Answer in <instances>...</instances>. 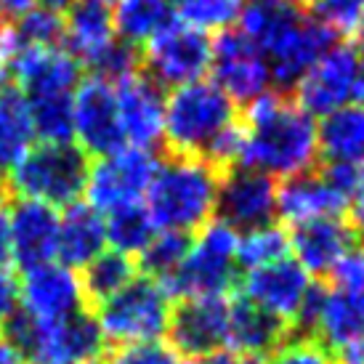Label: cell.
<instances>
[{"mask_svg":"<svg viewBox=\"0 0 364 364\" xmlns=\"http://www.w3.org/2000/svg\"><path fill=\"white\" fill-rule=\"evenodd\" d=\"M242 154L237 168H250L269 178H293L319 162L316 117L295 99L269 91L245 104Z\"/></svg>","mask_w":364,"mask_h":364,"instance_id":"cell-1","label":"cell"},{"mask_svg":"<svg viewBox=\"0 0 364 364\" xmlns=\"http://www.w3.org/2000/svg\"><path fill=\"white\" fill-rule=\"evenodd\" d=\"M237 30L263 51L272 80L279 88H295L330 46L333 32L301 11L293 0H247Z\"/></svg>","mask_w":364,"mask_h":364,"instance_id":"cell-2","label":"cell"},{"mask_svg":"<svg viewBox=\"0 0 364 364\" xmlns=\"http://www.w3.org/2000/svg\"><path fill=\"white\" fill-rule=\"evenodd\" d=\"M221 173L203 157L173 154L157 162V171L144 197L157 232H176L192 237L215 218Z\"/></svg>","mask_w":364,"mask_h":364,"instance_id":"cell-3","label":"cell"},{"mask_svg":"<svg viewBox=\"0 0 364 364\" xmlns=\"http://www.w3.org/2000/svg\"><path fill=\"white\" fill-rule=\"evenodd\" d=\"M237 122V104L210 77H203L165 93L162 144L173 154L205 160L218 136Z\"/></svg>","mask_w":364,"mask_h":364,"instance_id":"cell-4","label":"cell"},{"mask_svg":"<svg viewBox=\"0 0 364 364\" xmlns=\"http://www.w3.org/2000/svg\"><path fill=\"white\" fill-rule=\"evenodd\" d=\"M0 333L27 362L35 364H99L107 354L96 316L88 311L61 322H38L16 309L3 322Z\"/></svg>","mask_w":364,"mask_h":364,"instance_id":"cell-5","label":"cell"},{"mask_svg":"<svg viewBox=\"0 0 364 364\" xmlns=\"http://www.w3.org/2000/svg\"><path fill=\"white\" fill-rule=\"evenodd\" d=\"M237 245L240 232L221 218H213L189 237V247L178 272L165 282L178 301L186 298H226L237 282Z\"/></svg>","mask_w":364,"mask_h":364,"instance_id":"cell-6","label":"cell"},{"mask_svg":"<svg viewBox=\"0 0 364 364\" xmlns=\"http://www.w3.org/2000/svg\"><path fill=\"white\" fill-rule=\"evenodd\" d=\"M173 316V295L152 277H136L120 293L99 304L96 324L107 346L154 343L168 338Z\"/></svg>","mask_w":364,"mask_h":364,"instance_id":"cell-7","label":"cell"},{"mask_svg":"<svg viewBox=\"0 0 364 364\" xmlns=\"http://www.w3.org/2000/svg\"><path fill=\"white\" fill-rule=\"evenodd\" d=\"M88 157L75 144H35L9 171V189L19 200L51 205L64 210L80 203L88 176Z\"/></svg>","mask_w":364,"mask_h":364,"instance_id":"cell-8","label":"cell"},{"mask_svg":"<svg viewBox=\"0 0 364 364\" xmlns=\"http://www.w3.org/2000/svg\"><path fill=\"white\" fill-rule=\"evenodd\" d=\"M295 102L311 117H322L346 104L364 102V61L354 43L335 41L295 82Z\"/></svg>","mask_w":364,"mask_h":364,"instance_id":"cell-9","label":"cell"},{"mask_svg":"<svg viewBox=\"0 0 364 364\" xmlns=\"http://www.w3.org/2000/svg\"><path fill=\"white\" fill-rule=\"evenodd\" d=\"M157 162L160 160L154 157V152L133 146H122L117 152L96 157L88 165L82 203L91 205L102 215H109L120 208L141 205L157 171Z\"/></svg>","mask_w":364,"mask_h":364,"instance_id":"cell-10","label":"cell"},{"mask_svg":"<svg viewBox=\"0 0 364 364\" xmlns=\"http://www.w3.org/2000/svg\"><path fill=\"white\" fill-rule=\"evenodd\" d=\"M210 35L194 30L176 16L165 30L141 46L144 75L157 82L162 91L203 80L210 70Z\"/></svg>","mask_w":364,"mask_h":364,"instance_id":"cell-11","label":"cell"},{"mask_svg":"<svg viewBox=\"0 0 364 364\" xmlns=\"http://www.w3.org/2000/svg\"><path fill=\"white\" fill-rule=\"evenodd\" d=\"M210 80L234 104H250L272 91V67L263 51L242 32L232 27L213 38L210 46Z\"/></svg>","mask_w":364,"mask_h":364,"instance_id":"cell-12","label":"cell"},{"mask_svg":"<svg viewBox=\"0 0 364 364\" xmlns=\"http://www.w3.org/2000/svg\"><path fill=\"white\" fill-rule=\"evenodd\" d=\"M314 290H316V284H314L311 274L287 255L282 261L269 263L263 269L245 272L240 298H245L247 304L258 306L261 311L272 314L290 327V324L304 322Z\"/></svg>","mask_w":364,"mask_h":364,"instance_id":"cell-13","label":"cell"},{"mask_svg":"<svg viewBox=\"0 0 364 364\" xmlns=\"http://www.w3.org/2000/svg\"><path fill=\"white\" fill-rule=\"evenodd\" d=\"M72 144L85 157H104L122 149L114 82L88 75L72 93Z\"/></svg>","mask_w":364,"mask_h":364,"instance_id":"cell-14","label":"cell"},{"mask_svg":"<svg viewBox=\"0 0 364 364\" xmlns=\"http://www.w3.org/2000/svg\"><path fill=\"white\" fill-rule=\"evenodd\" d=\"M80 274L59 261L27 269L19 279V311L38 322H61L85 311Z\"/></svg>","mask_w":364,"mask_h":364,"instance_id":"cell-15","label":"cell"},{"mask_svg":"<svg viewBox=\"0 0 364 364\" xmlns=\"http://www.w3.org/2000/svg\"><path fill=\"white\" fill-rule=\"evenodd\" d=\"M117 117L125 146L154 152L162 144L165 122V91L141 72L114 82Z\"/></svg>","mask_w":364,"mask_h":364,"instance_id":"cell-16","label":"cell"},{"mask_svg":"<svg viewBox=\"0 0 364 364\" xmlns=\"http://www.w3.org/2000/svg\"><path fill=\"white\" fill-rule=\"evenodd\" d=\"M215 218L237 232H247L277 218V181L250 168H232L221 176Z\"/></svg>","mask_w":364,"mask_h":364,"instance_id":"cell-17","label":"cell"},{"mask_svg":"<svg viewBox=\"0 0 364 364\" xmlns=\"http://www.w3.org/2000/svg\"><path fill=\"white\" fill-rule=\"evenodd\" d=\"M348 210V189L327 171H309L277 183V215L290 226Z\"/></svg>","mask_w":364,"mask_h":364,"instance_id":"cell-18","label":"cell"},{"mask_svg":"<svg viewBox=\"0 0 364 364\" xmlns=\"http://www.w3.org/2000/svg\"><path fill=\"white\" fill-rule=\"evenodd\" d=\"M226 298H186L173 306L168 338L171 346L186 359L226 348Z\"/></svg>","mask_w":364,"mask_h":364,"instance_id":"cell-19","label":"cell"},{"mask_svg":"<svg viewBox=\"0 0 364 364\" xmlns=\"http://www.w3.org/2000/svg\"><path fill=\"white\" fill-rule=\"evenodd\" d=\"M11 80L27 99L75 93L80 85V64L61 46H16L11 61Z\"/></svg>","mask_w":364,"mask_h":364,"instance_id":"cell-20","label":"cell"},{"mask_svg":"<svg viewBox=\"0 0 364 364\" xmlns=\"http://www.w3.org/2000/svg\"><path fill=\"white\" fill-rule=\"evenodd\" d=\"M11 261L21 272L56 261L59 245V210L51 205L19 200L9 210Z\"/></svg>","mask_w":364,"mask_h":364,"instance_id":"cell-21","label":"cell"},{"mask_svg":"<svg viewBox=\"0 0 364 364\" xmlns=\"http://www.w3.org/2000/svg\"><path fill=\"white\" fill-rule=\"evenodd\" d=\"M287 240L295 263H301L311 277H330L338 261L356 245V232L354 223H348L343 215H327L293 226Z\"/></svg>","mask_w":364,"mask_h":364,"instance_id":"cell-22","label":"cell"},{"mask_svg":"<svg viewBox=\"0 0 364 364\" xmlns=\"http://www.w3.org/2000/svg\"><path fill=\"white\" fill-rule=\"evenodd\" d=\"M301 324L316 335L314 341H319L324 348L338 351L341 346L364 335V295L338 287H316Z\"/></svg>","mask_w":364,"mask_h":364,"instance_id":"cell-23","label":"cell"},{"mask_svg":"<svg viewBox=\"0 0 364 364\" xmlns=\"http://www.w3.org/2000/svg\"><path fill=\"white\" fill-rule=\"evenodd\" d=\"M120 43L112 21V11L96 9L88 3H72L61 14V48L80 67L96 70L99 61Z\"/></svg>","mask_w":364,"mask_h":364,"instance_id":"cell-24","label":"cell"},{"mask_svg":"<svg viewBox=\"0 0 364 364\" xmlns=\"http://www.w3.org/2000/svg\"><path fill=\"white\" fill-rule=\"evenodd\" d=\"M287 341V324L277 316L261 311L258 306L247 304L245 298L229 301L226 319V348L240 356L266 359Z\"/></svg>","mask_w":364,"mask_h":364,"instance_id":"cell-25","label":"cell"},{"mask_svg":"<svg viewBox=\"0 0 364 364\" xmlns=\"http://www.w3.org/2000/svg\"><path fill=\"white\" fill-rule=\"evenodd\" d=\"M104 250H107V226H104L102 213H96L85 203H75L59 210L56 261L77 272V269H85Z\"/></svg>","mask_w":364,"mask_h":364,"instance_id":"cell-26","label":"cell"},{"mask_svg":"<svg viewBox=\"0 0 364 364\" xmlns=\"http://www.w3.org/2000/svg\"><path fill=\"white\" fill-rule=\"evenodd\" d=\"M319 160L327 165H364V102L346 104L316 120Z\"/></svg>","mask_w":364,"mask_h":364,"instance_id":"cell-27","label":"cell"},{"mask_svg":"<svg viewBox=\"0 0 364 364\" xmlns=\"http://www.w3.org/2000/svg\"><path fill=\"white\" fill-rule=\"evenodd\" d=\"M27 96L16 85L0 91V173H9L35 146Z\"/></svg>","mask_w":364,"mask_h":364,"instance_id":"cell-28","label":"cell"},{"mask_svg":"<svg viewBox=\"0 0 364 364\" xmlns=\"http://www.w3.org/2000/svg\"><path fill=\"white\" fill-rule=\"evenodd\" d=\"M176 19L173 0H117L112 9L114 32L122 43L139 48Z\"/></svg>","mask_w":364,"mask_h":364,"instance_id":"cell-29","label":"cell"},{"mask_svg":"<svg viewBox=\"0 0 364 364\" xmlns=\"http://www.w3.org/2000/svg\"><path fill=\"white\" fill-rule=\"evenodd\" d=\"M104 226H107V247L120 255H128L133 261L144 253V247L157 234V226L152 223L144 203L104 215Z\"/></svg>","mask_w":364,"mask_h":364,"instance_id":"cell-30","label":"cell"},{"mask_svg":"<svg viewBox=\"0 0 364 364\" xmlns=\"http://www.w3.org/2000/svg\"><path fill=\"white\" fill-rule=\"evenodd\" d=\"M139 277L136 272V261L128 255H120L114 250H104L102 255H96L85 269H82V290L88 301L102 304L107 298H112L114 293H120L125 284H131Z\"/></svg>","mask_w":364,"mask_h":364,"instance_id":"cell-31","label":"cell"},{"mask_svg":"<svg viewBox=\"0 0 364 364\" xmlns=\"http://www.w3.org/2000/svg\"><path fill=\"white\" fill-rule=\"evenodd\" d=\"M290 255V240L287 232L277 223H263L247 232H240V245H237V263L245 272L263 269L269 263H277Z\"/></svg>","mask_w":364,"mask_h":364,"instance_id":"cell-32","label":"cell"},{"mask_svg":"<svg viewBox=\"0 0 364 364\" xmlns=\"http://www.w3.org/2000/svg\"><path fill=\"white\" fill-rule=\"evenodd\" d=\"M27 104H30L35 141L72 144V93L32 96Z\"/></svg>","mask_w":364,"mask_h":364,"instance_id":"cell-33","label":"cell"},{"mask_svg":"<svg viewBox=\"0 0 364 364\" xmlns=\"http://www.w3.org/2000/svg\"><path fill=\"white\" fill-rule=\"evenodd\" d=\"M245 3L247 0H176V16L205 35H218L237 27Z\"/></svg>","mask_w":364,"mask_h":364,"instance_id":"cell-34","label":"cell"},{"mask_svg":"<svg viewBox=\"0 0 364 364\" xmlns=\"http://www.w3.org/2000/svg\"><path fill=\"white\" fill-rule=\"evenodd\" d=\"M189 247V237L176 232H157L152 237V242L144 247V253L139 255V263L146 277H152L157 282H168L173 274L178 272L183 255Z\"/></svg>","mask_w":364,"mask_h":364,"instance_id":"cell-35","label":"cell"},{"mask_svg":"<svg viewBox=\"0 0 364 364\" xmlns=\"http://www.w3.org/2000/svg\"><path fill=\"white\" fill-rule=\"evenodd\" d=\"M314 19L322 21L335 41L359 38L364 32V0H316Z\"/></svg>","mask_w":364,"mask_h":364,"instance_id":"cell-36","label":"cell"},{"mask_svg":"<svg viewBox=\"0 0 364 364\" xmlns=\"http://www.w3.org/2000/svg\"><path fill=\"white\" fill-rule=\"evenodd\" d=\"M16 46H61V14L46 6L32 9L11 24Z\"/></svg>","mask_w":364,"mask_h":364,"instance_id":"cell-37","label":"cell"},{"mask_svg":"<svg viewBox=\"0 0 364 364\" xmlns=\"http://www.w3.org/2000/svg\"><path fill=\"white\" fill-rule=\"evenodd\" d=\"M104 364H183V356L165 341L154 343L120 346L112 354H104Z\"/></svg>","mask_w":364,"mask_h":364,"instance_id":"cell-38","label":"cell"},{"mask_svg":"<svg viewBox=\"0 0 364 364\" xmlns=\"http://www.w3.org/2000/svg\"><path fill=\"white\" fill-rule=\"evenodd\" d=\"M263 364H335V356L314 338H287Z\"/></svg>","mask_w":364,"mask_h":364,"instance_id":"cell-39","label":"cell"},{"mask_svg":"<svg viewBox=\"0 0 364 364\" xmlns=\"http://www.w3.org/2000/svg\"><path fill=\"white\" fill-rule=\"evenodd\" d=\"M330 277H333V287H338V290L364 295V242H356L338 261V266L330 272Z\"/></svg>","mask_w":364,"mask_h":364,"instance_id":"cell-40","label":"cell"},{"mask_svg":"<svg viewBox=\"0 0 364 364\" xmlns=\"http://www.w3.org/2000/svg\"><path fill=\"white\" fill-rule=\"evenodd\" d=\"M19 309V279L9 266H0V322Z\"/></svg>","mask_w":364,"mask_h":364,"instance_id":"cell-41","label":"cell"},{"mask_svg":"<svg viewBox=\"0 0 364 364\" xmlns=\"http://www.w3.org/2000/svg\"><path fill=\"white\" fill-rule=\"evenodd\" d=\"M14 51H16L14 32H11V27L0 24V91H3L11 80V61H14Z\"/></svg>","mask_w":364,"mask_h":364,"instance_id":"cell-42","label":"cell"},{"mask_svg":"<svg viewBox=\"0 0 364 364\" xmlns=\"http://www.w3.org/2000/svg\"><path fill=\"white\" fill-rule=\"evenodd\" d=\"M183 364H263V359H250V356H240L229 351V348H221V351H210V354L194 356Z\"/></svg>","mask_w":364,"mask_h":364,"instance_id":"cell-43","label":"cell"},{"mask_svg":"<svg viewBox=\"0 0 364 364\" xmlns=\"http://www.w3.org/2000/svg\"><path fill=\"white\" fill-rule=\"evenodd\" d=\"M41 0H0V21H19L21 16H27L32 9H38Z\"/></svg>","mask_w":364,"mask_h":364,"instance_id":"cell-44","label":"cell"},{"mask_svg":"<svg viewBox=\"0 0 364 364\" xmlns=\"http://www.w3.org/2000/svg\"><path fill=\"white\" fill-rule=\"evenodd\" d=\"M351 215H354V226L364 232V165H359V176H356V186L348 200Z\"/></svg>","mask_w":364,"mask_h":364,"instance_id":"cell-45","label":"cell"},{"mask_svg":"<svg viewBox=\"0 0 364 364\" xmlns=\"http://www.w3.org/2000/svg\"><path fill=\"white\" fill-rule=\"evenodd\" d=\"M335 364H364V335L338 348Z\"/></svg>","mask_w":364,"mask_h":364,"instance_id":"cell-46","label":"cell"},{"mask_svg":"<svg viewBox=\"0 0 364 364\" xmlns=\"http://www.w3.org/2000/svg\"><path fill=\"white\" fill-rule=\"evenodd\" d=\"M11 261V229H9V210L0 208V266Z\"/></svg>","mask_w":364,"mask_h":364,"instance_id":"cell-47","label":"cell"},{"mask_svg":"<svg viewBox=\"0 0 364 364\" xmlns=\"http://www.w3.org/2000/svg\"><path fill=\"white\" fill-rule=\"evenodd\" d=\"M0 364H27V359L9 343V338L0 333Z\"/></svg>","mask_w":364,"mask_h":364,"instance_id":"cell-48","label":"cell"},{"mask_svg":"<svg viewBox=\"0 0 364 364\" xmlns=\"http://www.w3.org/2000/svg\"><path fill=\"white\" fill-rule=\"evenodd\" d=\"M72 3H75V0H41V6H46V9H51V11H59V14H64Z\"/></svg>","mask_w":364,"mask_h":364,"instance_id":"cell-49","label":"cell"},{"mask_svg":"<svg viewBox=\"0 0 364 364\" xmlns=\"http://www.w3.org/2000/svg\"><path fill=\"white\" fill-rule=\"evenodd\" d=\"M77 3H88V6H96V9L112 11L117 6V0H77Z\"/></svg>","mask_w":364,"mask_h":364,"instance_id":"cell-50","label":"cell"},{"mask_svg":"<svg viewBox=\"0 0 364 364\" xmlns=\"http://www.w3.org/2000/svg\"><path fill=\"white\" fill-rule=\"evenodd\" d=\"M6 194H9V183H6L3 173H0V208H3V203H6Z\"/></svg>","mask_w":364,"mask_h":364,"instance_id":"cell-51","label":"cell"},{"mask_svg":"<svg viewBox=\"0 0 364 364\" xmlns=\"http://www.w3.org/2000/svg\"><path fill=\"white\" fill-rule=\"evenodd\" d=\"M356 41H359V43H356V51H359V56H362V61H364V32L356 38Z\"/></svg>","mask_w":364,"mask_h":364,"instance_id":"cell-52","label":"cell"},{"mask_svg":"<svg viewBox=\"0 0 364 364\" xmlns=\"http://www.w3.org/2000/svg\"><path fill=\"white\" fill-rule=\"evenodd\" d=\"M293 3H316V0H293Z\"/></svg>","mask_w":364,"mask_h":364,"instance_id":"cell-53","label":"cell"},{"mask_svg":"<svg viewBox=\"0 0 364 364\" xmlns=\"http://www.w3.org/2000/svg\"><path fill=\"white\" fill-rule=\"evenodd\" d=\"M173 3H176V0H173Z\"/></svg>","mask_w":364,"mask_h":364,"instance_id":"cell-54","label":"cell"}]
</instances>
